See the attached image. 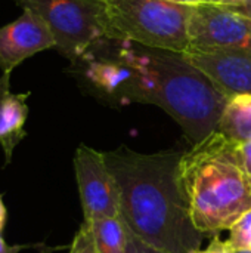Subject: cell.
<instances>
[{"instance_id":"obj_1","label":"cell","mask_w":251,"mask_h":253,"mask_svg":"<svg viewBox=\"0 0 251 253\" xmlns=\"http://www.w3.org/2000/svg\"><path fill=\"white\" fill-rule=\"evenodd\" d=\"M182 153H105L120 194V218L145 245L163 253H194L204 236L194 227L179 179Z\"/></svg>"},{"instance_id":"obj_2","label":"cell","mask_w":251,"mask_h":253,"mask_svg":"<svg viewBox=\"0 0 251 253\" xmlns=\"http://www.w3.org/2000/svg\"><path fill=\"white\" fill-rule=\"evenodd\" d=\"M115 42V52L136 71L132 102L163 108L180 125L192 144L216 130L229 99L182 53Z\"/></svg>"},{"instance_id":"obj_3","label":"cell","mask_w":251,"mask_h":253,"mask_svg":"<svg viewBox=\"0 0 251 253\" xmlns=\"http://www.w3.org/2000/svg\"><path fill=\"white\" fill-rule=\"evenodd\" d=\"M179 179L191 221L203 236L231 230L251 211V185L237 142L216 130L182 153Z\"/></svg>"},{"instance_id":"obj_4","label":"cell","mask_w":251,"mask_h":253,"mask_svg":"<svg viewBox=\"0 0 251 253\" xmlns=\"http://www.w3.org/2000/svg\"><path fill=\"white\" fill-rule=\"evenodd\" d=\"M105 39L182 53L189 46L192 6L167 0H101Z\"/></svg>"},{"instance_id":"obj_5","label":"cell","mask_w":251,"mask_h":253,"mask_svg":"<svg viewBox=\"0 0 251 253\" xmlns=\"http://www.w3.org/2000/svg\"><path fill=\"white\" fill-rule=\"evenodd\" d=\"M49 27L55 47L72 62L105 37L101 0H16Z\"/></svg>"},{"instance_id":"obj_6","label":"cell","mask_w":251,"mask_h":253,"mask_svg":"<svg viewBox=\"0 0 251 253\" xmlns=\"http://www.w3.org/2000/svg\"><path fill=\"white\" fill-rule=\"evenodd\" d=\"M75 179L83 209V222L120 218V194L105 153L80 145L74 156Z\"/></svg>"},{"instance_id":"obj_7","label":"cell","mask_w":251,"mask_h":253,"mask_svg":"<svg viewBox=\"0 0 251 253\" xmlns=\"http://www.w3.org/2000/svg\"><path fill=\"white\" fill-rule=\"evenodd\" d=\"M188 36L189 44L251 52V16L235 6H192Z\"/></svg>"},{"instance_id":"obj_8","label":"cell","mask_w":251,"mask_h":253,"mask_svg":"<svg viewBox=\"0 0 251 253\" xmlns=\"http://www.w3.org/2000/svg\"><path fill=\"white\" fill-rule=\"evenodd\" d=\"M182 55L228 99L251 95L250 50L189 44Z\"/></svg>"},{"instance_id":"obj_9","label":"cell","mask_w":251,"mask_h":253,"mask_svg":"<svg viewBox=\"0 0 251 253\" xmlns=\"http://www.w3.org/2000/svg\"><path fill=\"white\" fill-rule=\"evenodd\" d=\"M50 47H55V39L46 22L33 10L24 9L18 19L0 28L1 74L10 76L27 58Z\"/></svg>"},{"instance_id":"obj_10","label":"cell","mask_w":251,"mask_h":253,"mask_svg":"<svg viewBox=\"0 0 251 253\" xmlns=\"http://www.w3.org/2000/svg\"><path fill=\"white\" fill-rule=\"evenodd\" d=\"M9 79L10 76H0V145L4 153L6 165L10 163L15 147L27 135L24 125L28 117L27 99L30 98V92H10Z\"/></svg>"},{"instance_id":"obj_11","label":"cell","mask_w":251,"mask_h":253,"mask_svg":"<svg viewBox=\"0 0 251 253\" xmlns=\"http://www.w3.org/2000/svg\"><path fill=\"white\" fill-rule=\"evenodd\" d=\"M216 132L237 144L251 141V95H240L228 101Z\"/></svg>"},{"instance_id":"obj_12","label":"cell","mask_w":251,"mask_h":253,"mask_svg":"<svg viewBox=\"0 0 251 253\" xmlns=\"http://www.w3.org/2000/svg\"><path fill=\"white\" fill-rule=\"evenodd\" d=\"M95 239L99 253H126L127 228L121 218H104L86 222Z\"/></svg>"},{"instance_id":"obj_13","label":"cell","mask_w":251,"mask_h":253,"mask_svg":"<svg viewBox=\"0 0 251 253\" xmlns=\"http://www.w3.org/2000/svg\"><path fill=\"white\" fill-rule=\"evenodd\" d=\"M228 242L235 251H251V211L231 227Z\"/></svg>"},{"instance_id":"obj_14","label":"cell","mask_w":251,"mask_h":253,"mask_svg":"<svg viewBox=\"0 0 251 253\" xmlns=\"http://www.w3.org/2000/svg\"><path fill=\"white\" fill-rule=\"evenodd\" d=\"M70 253H99L96 249L90 227L86 222H83L80 230L75 233L70 248Z\"/></svg>"},{"instance_id":"obj_15","label":"cell","mask_w":251,"mask_h":253,"mask_svg":"<svg viewBox=\"0 0 251 253\" xmlns=\"http://www.w3.org/2000/svg\"><path fill=\"white\" fill-rule=\"evenodd\" d=\"M238 160L243 166V170L251 185V141L246 144H237Z\"/></svg>"},{"instance_id":"obj_16","label":"cell","mask_w":251,"mask_h":253,"mask_svg":"<svg viewBox=\"0 0 251 253\" xmlns=\"http://www.w3.org/2000/svg\"><path fill=\"white\" fill-rule=\"evenodd\" d=\"M126 253H163L148 245H145L143 242H141L138 237H135L129 230H127V248Z\"/></svg>"},{"instance_id":"obj_17","label":"cell","mask_w":251,"mask_h":253,"mask_svg":"<svg viewBox=\"0 0 251 253\" xmlns=\"http://www.w3.org/2000/svg\"><path fill=\"white\" fill-rule=\"evenodd\" d=\"M237 251L231 246V243L226 240H220L217 236H215V239L210 242V245L206 249H198L194 253H235Z\"/></svg>"},{"instance_id":"obj_18","label":"cell","mask_w":251,"mask_h":253,"mask_svg":"<svg viewBox=\"0 0 251 253\" xmlns=\"http://www.w3.org/2000/svg\"><path fill=\"white\" fill-rule=\"evenodd\" d=\"M30 246H25V245H15V246H9L6 245V242L3 240V237L0 236V253H19L21 251L27 249Z\"/></svg>"},{"instance_id":"obj_19","label":"cell","mask_w":251,"mask_h":253,"mask_svg":"<svg viewBox=\"0 0 251 253\" xmlns=\"http://www.w3.org/2000/svg\"><path fill=\"white\" fill-rule=\"evenodd\" d=\"M176 4H183V6H198V4H206L210 3V0H167Z\"/></svg>"},{"instance_id":"obj_20","label":"cell","mask_w":251,"mask_h":253,"mask_svg":"<svg viewBox=\"0 0 251 253\" xmlns=\"http://www.w3.org/2000/svg\"><path fill=\"white\" fill-rule=\"evenodd\" d=\"M6 219H7V211H6V206H4L3 197L0 196V233H1V230L4 228Z\"/></svg>"},{"instance_id":"obj_21","label":"cell","mask_w":251,"mask_h":253,"mask_svg":"<svg viewBox=\"0 0 251 253\" xmlns=\"http://www.w3.org/2000/svg\"><path fill=\"white\" fill-rule=\"evenodd\" d=\"M244 0H210V4H223V6H243Z\"/></svg>"},{"instance_id":"obj_22","label":"cell","mask_w":251,"mask_h":253,"mask_svg":"<svg viewBox=\"0 0 251 253\" xmlns=\"http://www.w3.org/2000/svg\"><path fill=\"white\" fill-rule=\"evenodd\" d=\"M235 7H238L241 12H244L246 15H249V16H251V7H240V6H235Z\"/></svg>"},{"instance_id":"obj_23","label":"cell","mask_w":251,"mask_h":253,"mask_svg":"<svg viewBox=\"0 0 251 253\" xmlns=\"http://www.w3.org/2000/svg\"><path fill=\"white\" fill-rule=\"evenodd\" d=\"M240 7H251V0H244L243 6H240Z\"/></svg>"},{"instance_id":"obj_24","label":"cell","mask_w":251,"mask_h":253,"mask_svg":"<svg viewBox=\"0 0 251 253\" xmlns=\"http://www.w3.org/2000/svg\"><path fill=\"white\" fill-rule=\"evenodd\" d=\"M235 253H251V251H237Z\"/></svg>"},{"instance_id":"obj_25","label":"cell","mask_w":251,"mask_h":253,"mask_svg":"<svg viewBox=\"0 0 251 253\" xmlns=\"http://www.w3.org/2000/svg\"><path fill=\"white\" fill-rule=\"evenodd\" d=\"M15 1H16V0H15Z\"/></svg>"}]
</instances>
